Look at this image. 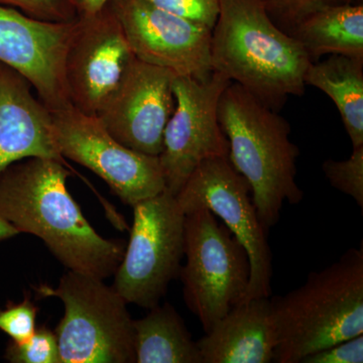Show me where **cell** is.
<instances>
[{
  "mask_svg": "<svg viewBox=\"0 0 363 363\" xmlns=\"http://www.w3.org/2000/svg\"><path fill=\"white\" fill-rule=\"evenodd\" d=\"M66 162L28 157L0 174V218L44 241L68 271L113 276L126 243L97 233L67 188Z\"/></svg>",
  "mask_w": 363,
  "mask_h": 363,
  "instance_id": "6da1fadb",
  "label": "cell"
},
{
  "mask_svg": "<svg viewBox=\"0 0 363 363\" xmlns=\"http://www.w3.org/2000/svg\"><path fill=\"white\" fill-rule=\"evenodd\" d=\"M33 90L20 72L0 62V174L28 157L66 162L52 138L51 111Z\"/></svg>",
  "mask_w": 363,
  "mask_h": 363,
  "instance_id": "9a60e30c",
  "label": "cell"
},
{
  "mask_svg": "<svg viewBox=\"0 0 363 363\" xmlns=\"http://www.w3.org/2000/svg\"><path fill=\"white\" fill-rule=\"evenodd\" d=\"M271 297L243 301L197 341L202 363H269L276 353Z\"/></svg>",
  "mask_w": 363,
  "mask_h": 363,
  "instance_id": "2e32d148",
  "label": "cell"
},
{
  "mask_svg": "<svg viewBox=\"0 0 363 363\" xmlns=\"http://www.w3.org/2000/svg\"><path fill=\"white\" fill-rule=\"evenodd\" d=\"M133 320L135 363H202L197 341L169 303Z\"/></svg>",
  "mask_w": 363,
  "mask_h": 363,
  "instance_id": "ac0fdd59",
  "label": "cell"
},
{
  "mask_svg": "<svg viewBox=\"0 0 363 363\" xmlns=\"http://www.w3.org/2000/svg\"><path fill=\"white\" fill-rule=\"evenodd\" d=\"M111 7L78 14L64 61L72 106L97 116L135 60Z\"/></svg>",
  "mask_w": 363,
  "mask_h": 363,
  "instance_id": "8fae6325",
  "label": "cell"
},
{
  "mask_svg": "<svg viewBox=\"0 0 363 363\" xmlns=\"http://www.w3.org/2000/svg\"><path fill=\"white\" fill-rule=\"evenodd\" d=\"M184 257L179 272L184 300L208 333L245 301L250 259L240 241L206 208L186 213Z\"/></svg>",
  "mask_w": 363,
  "mask_h": 363,
  "instance_id": "8992f818",
  "label": "cell"
},
{
  "mask_svg": "<svg viewBox=\"0 0 363 363\" xmlns=\"http://www.w3.org/2000/svg\"><path fill=\"white\" fill-rule=\"evenodd\" d=\"M233 81L218 72L204 80L176 75V105L159 156L166 190L177 196L196 168L207 160L228 157L229 145L218 121L222 93Z\"/></svg>",
  "mask_w": 363,
  "mask_h": 363,
  "instance_id": "30bf717a",
  "label": "cell"
},
{
  "mask_svg": "<svg viewBox=\"0 0 363 363\" xmlns=\"http://www.w3.org/2000/svg\"><path fill=\"white\" fill-rule=\"evenodd\" d=\"M363 334L308 355L301 363H362Z\"/></svg>",
  "mask_w": 363,
  "mask_h": 363,
  "instance_id": "484cf974",
  "label": "cell"
},
{
  "mask_svg": "<svg viewBox=\"0 0 363 363\" xmlns=\"http://www.w3.org/2000/svg\"><path fill=\"white\" fill-rule=\"evenodd\" d=\"M353 4H362V0H352Z\"/></svg>",
  "mask_w": 363,
  "mask_h": 363,
  "instance_id": "f1b7e54d",
  "label": "cell"
},
{
  "mask_svg": "<svg viewBox=\"0 0 363 363\" xmlns=\"http://www.w3.org/2000/svg\"><path fill=\"white\" fill-rule=\"evenodd\" d=\"M33 289L40 298L63 302L65 313L55 330L61 363H135L128 303L104 279L68 271L58 286Z\"/></svg>",
  "mask_w": 363,
  "mask_h": 363,
  "instance_id": "5b68a950",
  "label": "cell"
},
{
  "mask_svg": "<svg viewBox=\"0 0 363 363\" xmlns=\"http://www.w3.org/2000/svg\"><path fill=\"white\" fill-rule=\"evenodd\" d=\"M135 58L178 76L204 80L211 66L212 30L169 13L149 0H109Z\"/></svg>",
  "mask_w": 363,
  "mask_h": 363,
  "instance_id": "7c38bea8",
  "label": "cell"
},
{
  "mask_svg": "<svg viewBox=\"0 0 363 363\" xmlns=\"http://www.w3.org/2000/svg\"><path fill=\"white\" fill-rule=\"evenodd\" d=\"M39 308L33 304L30 296L26 294L20 303L9 301L0 308V331L16 342H23L33 335L37 328Z\"/></svg>",
  "mask_w": 363,
  "mask_h": 363,
  "instance_id": "7402d4cb",
  "label": "cell"
},
{
  "mask_svg": "<svg viewBox=\"0 0 363 363\" xmlns=\"http://www.w3.org/2000/svg\"><path fill=\"white\" fill-rule=\"evenodd\" d=\"M218 121L228 142V161L252 189V202L269 233L285 202L297 205L304 192L297 184L298 145L279 111L231 82L218 104Z\"/></svg>",
  "mask_w": 363,
  "mask_h": 363,
  "instance_id": "3957f363",
  "label": "cell"
},
{
  "mask_svg": "<svg viewBox=\"0 0 363 363\" xmlns=\"http://www.w3.org/2000/svg\"><path fill=\"white\" fill-rule=\"evenodd\" d=\"M0 6L11 7L28 18L45 23H72L78 18L72 0H0Z\"/></svg>",
  "mask_w": 363,
  "mask_h": 363,
  "instance_id": "cb8c5ba5",
  "label": "cell"
},
{
  "mask_svg": "<svg viewBox=\"0 0 363 363\" xmlns=\"http://www.w3.org/2000/svg\"><path fill=\"white\" fill-rule=\"evenodd\" d=\"M52 133L59 154L101 178L123 204L136 203L166 190L159 157L124 147L97 116L69 106L51 111Z\"/></svg>",
  "mask_w": 363,
  "mask_h": 363,
  "instance_id": "ba28073f",
  "label": "cell"
},
{
  "mask_svg": "<svg viewBox=\"0 0 363 363\" xmlns=\"http://www.w3.org/2000/svg\"><path fill=\"white\" fill-rule=\"evenodd\" d=\"M76 20L67 23H45L0 6V62L28 79L50 111L72 105L64 61Z\"/></svg>",
  "mask_w": 363,
  "mask_h": 363,
  "instance_id": "5bb4252c",
  "label": "cell"
},
{
  "mask_svg": "<svg viewBox=\"0 0 363 363\" xmlns=\"http://www.w3.org/2000/svg\"><path fill=\"white\" fill-rule=\"evenodd\" d=\"M109 0H72L78 14L96 13L106 6Z\"/></svg>",
  "mask_w": 363,
  "mask_h": 363,
  "instance_id": "4316f807",
  "label": "cell"
},
{
  "mask_svg": "<svg viewBox=\"0 0 363 363\" xmlns=\"http://www.w3.org/2000/svg\"><path fill=\"white\" fill-rule=\"evenodd\" d=\"M277 343L274 362L301 363L308 355L363 334V245L305 284L271 298Z\"/></svg>",
  "mask_w": 363,
  "mask_h": 363,
  "instance_id": "277c9868",
  "label": "cell"
},
{
  "mask_svg": "<svg viewBox=\"0 0 363 363\" xmlns=\"http://www.w3.org/2000/svg\"><path fill=\"white\" fill-rule=\"evenodd\" d=\"M20 234L16 227L0 218V241L11 240Z\"/></svg>",
  "mask_w": 363,
  "mask_h": 363,
  "instance_id": "83f0119b",
  "label": "cell"
},
{
  "mask_svg": "<svg viewBox=\"0 0 363 363\" xmlns=\"http://www.w3.org/2000/svg\"><path fill=\"white\" fill-rule=\"evenodd\" d=\"M305 84L330 98L352 147L363 145V60L330 55L313 62L306 72Z\"/></svg>",
  "mask_w": 363,
  "mask_h": 363,
  "instance_id": "d6986e66",
  "label": "cell"
},
{
  "mask_svg": "<svg viewBox=\"0 0 363 363\" xmlns=\"http://www.w3.org/2000/svg\"><path fill=\"white\" fill-rule=\"evenodd\" d=\"M130 241L112 284L128 304L150 309L179 278L185 252V218L168 191L136 203Z\"/></svg>",
  "mask_w": 363,
  "mask_h": 363,
  "instance_id": "52a82bcc",
  "label": "cell"
},
{
  "mask_svg": "<svg viewBox=\"0 0 363 363\" xmlns=\"http://www.w3.org/2000/svg\"><path fill=\"white\" fill-rule=\"evenodd\" d=\"M312 61L267 11V0H220L211 35L212 70L238 83L279 111L305 93Z\"/></svg>",
  "mask_w": 363,
  "mask_h": 363,
  "instance_id": "7a4b0ae2",
  "label": "cell"
},
{
  "mask_svg": "<svg viewBox=\"0 0 363 363\" xmlns=\"http://www.w3.org/2000/svg\"><path fill=\"white\" fill-rule=\"evenodd\" d=\"M176 198L185 214L197 208L210 210L245 247L250 264L245 301L271 297L272 255L267 233L253 204L250 184L228 157L200 164Z\"/></svg>",
  "mask_w": 363,
  "mask_h": 363,
  "instance_id": "9c48e42d",
  "label": "cell"
},
{
  "mask_svg": "<svg viewBox=\"0 0 363 363\" xmlns=\"http://www.w3.org/2000/svg\"><path fill=\"white\" fill-rule=\"evenodd\" d=\"M290 35L312 63L326 55L363 60V4L325 6L298 23Z\"/></svg>",
  "mask_w": 363,
  "mask_h": 363,
  "instance_id": "e0dca14e",
  "label": "cell"
},
{
  "mask_svg": "<svg viewBox=\"0 0 363 363\" xmlns=\"http://www.w3.org/2000/svg\"><path fill=\"white\" fill-rule=\"evenodd\" d=\"M322 169L332 187L353 198L363 210V145L353 147L351 156L343 161L326 160Z\"/></svg>",
  "mask_w": 363,
  "mask_h": 363,
  "instance_id": "ffe728a7",
  "label": "cell"
},
{
  "mask_svg": "<svg viewBox=\"0 0 363 363\" xmlns=\"http://www.w3.org/2000/svg\"><path fill=\"white\" fill-rule=\"evenodd\" d=\"M176 74L135 59L97 117L124 147L159 157L162 138L175 109Z\"/></svg>",
  "mask_w": 363,
  "mask_h": 363,
  "instance_id": "4fadbf2b",
  "label": "cell"
},
{
  "mask_svg": "<svg viewBox=\"0 0 363 363\" xmlns=\"http://www.w3.org/2000/svg\"><path fill=\"white\" fill-rule=\"evenodd\" d=\"M353 4L352 0H267V11L284 32L294 28L310 14L333 4Z\"/></svg>",
  "mask_w": 363,
  "mask_h": 363,
  "instance_id": "603a6c76",
  "label": "cell"
},
{
  "mask_svg": "<svg viewBox=\"0 0 363 363\" xmlns=\"http://www.w3.org/2000/svg\"><path fill=\"white\" fill-rule=\"evenodd\" d=\"M4 357L11 363H61L56 333L45 325L37 326L28 340L9 341Z\"/></svg>",
  "mask_w": 363,
  "mask_h": 363,
  "instance_id": "44dd1931",
  "label": "cell"
},
{
  "mask_svg": "<svg viewBox=\"0 0 363 363\" xmlns=\"http://www.w3.org/2000/svg\"><path fill=\"white\" fill-rule=\"evenodd\" d=\"M155 6L179 18L213 30L220 0H149Z\"/></svg>",
  "mask_w": 363,
  "mask_h": 363,
  "instance_id": "d4e9b609",
  "label": "cell"
}]
</instances>
